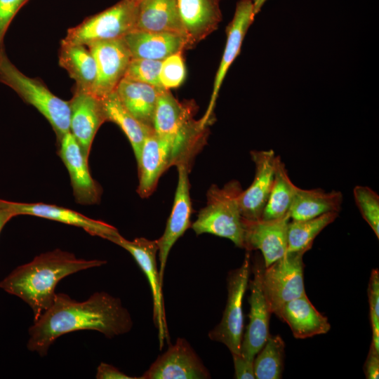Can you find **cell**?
Segmentation results:
<instances>
[{
	"mask_svg": "<svg viewBox=\"0 0 379 379\" xmlns=\"http://www.w3.org/2000/svg\"><path fill=\"white\" fill-rule=\"evenodd\" d=\"M132 327L131 317L118 298L95 292L80 302L60 293L29 327L27 347L44 357L55 340L66 333L93 330L112 338L128 333Z\"/></svg>",
	"mask_w": 379,
	"mask_h": 379,
	"instance_id": "1",
	"label": "cell"
},
{
	"mask_svg": "<svg viewBox=\"0 0 379 379\" xmlns=\"http://www.w3.org/2000/svg\"><path fill=\"white\" fill-rule=\"evenodd\" d=\"M105 263L102 260L79 258L56 248L16 267L0 281V288L26 302L36 321L53 304L56 286L63 278Z\"/></svg>",
	"mask_w": 379,
	"mask_h": 379,
	"instance_id": "2",
	"label": "cell"
},
{
	"mask_svg": "<svg viewBox=\"0 0 379 379\" xmlns=\"http://www.w3.org/2000/svg\"><path fill=\"white\" fill-rule=\"evenodd\" d=\"M243 189L240 182L232 180L223 187L212 185L206 193V204L192 223L197 235L211 234L232 241L244 248V226L239 206Z\"/></svg>",
	"mask_w": 379,
	"mask_h": 379,
	"instance_id": "3",
	"label": "cell"
},
{
	"mask_svg": "<svg viewBox=\"0 0 379 379\" xmlns=\"http://www.w3.org/2000/svg\"><path fill=\"white\" fill-rule=\"evenodd\" d=\"M0 82L8 86L27 103L34 107L50 123L59 142L69 132V101L55 95L44 84L22 73L0 49Z\"/></svg>",
	"mask_w": 379,
	"mask_h": 379,
	"instance_id": "4",
	"label": "cell"
},
{
	"mask_svg": "<svg viewBox=\"0 0 379 379\" xmlns=\"http://www.w3.org/2000/svg\"><path fill=\"white\" fill-rule=\"evenodd\" d=\"M137 11L138 4L121 0L69 29L61 43L88 46L97 41L124 38L135 29Z\"/></svg>",
	"mask_w": 379,
	"mask_h": 379,
	"instance_id": "5",
	"label": "cell"
},
{
	"mask_svg": "<svg viewBox=\"0 0 379 379\" xmlns=\"http://www.w3.org/2000/svg\"><path fill=\"white\" fill-rule=\"evenodd\" d=\"M251 270L249 251L241 265L227 276V300L220 323L209 333L211 340L224 344L232 356L241 354L243 338V299L248 286Z\"/></svg>",
	"mask_w": 379,
	"mask_h": 379,
	"instance_id": "6",
	"label": "cell"
},
{
	"mask_svg": "<svg viewBox=\"0 0 379 379\" xmlns=\"http://www.w3.org/2000/svg\"><path fill=\"white\" fill-rule=\"evenodd\" d=\"M303 253L287 252L263 268L262 284L272 314H277L286 302L305 294Z\"/></svg>",
	"mask_w": 379,
	"mask_h": 379,
	"instance_id": "7",
	"label": "cell"
},
{
	"mask_svg": "<svg viewBox=\"0 0 379 379\" xmlns=\"http://www.w3.org/2000/svg\"><path fill=\"white\" fill-rule=\"evenodd\" d=\"M111 241L131 253L149 282L153 300V319L158 331L159 347L161 349L164 340L166 339L168 341L169 337L164 305L163 284L160 280L156 258L159 251L157 241L144 237L135 238L130 241L119 234Z\"/></svg>",
	"mask_w": 379,
	"mask_h": 379,
	"instance_id": "8",
	"label": "cell"
},
{
	"mask_svg": "<svg viewBox=\"0 0 379 379\" xmlns=\"http://www.w3.org/2000/svg\"><path fill=\"white\" fill-rule=\"evenodd\" d=\"M137 163V192L142 198H146L154 191L163 173L171 166L180 164L174 139L152 132L146 138Z\"/></svg>",
	"mask_w": 379,
	"mask_h": 379,
	"instance_id": "9",
	"label": "cell"
},
{
	"mask_svg": "<svg viewBox=\"0 0 379 379\" xmlns=\"http://www.w3.org/2000/svg\"><path fill=\"white\" fill-rule=\"evenodd\" d=\"M93 54L97 68L91 93L101 99L116 91L132 59L124 38L100 41L86 46Z\"/></svg>",
	"mask_w": 379,
	"mask_h": 379,
	"instance_id": "10",
	"label": "cell"
},
{
	"mask_svg": "<svg viewBox=\"0 0 379 379\" xmlns=\"http://www.w3.org/2000/svg\"><path fill=\"white\" fill-rule=\"evenodd\" d=\"M211 374L190 344L182 338L152 364L139 379H208Z\"/></svg>",
	"mask_w": 379,
	"mask_h": 379,
	"instance_id": "11",
	"label": "cell"
},
{
	"mask_svg": "<svg viewBox=\"0 0 379 379\" xmlns=\"http://www.w3.org/2000/svg\"><path fill=\"white\" fill-rule=\"evenodd\" d=\"M264 267V264L258 260L253 269V279L249 281V321L241 345V355L252 361L270 335L269 323L272 313L262 288V272Z\"/></svg>",
	"mask_w": 379,
	"mask_h": 379,
	"instance_id": "12",
	"label": "cell"
},
{
	"mask_svg": "<svg viewBox=\"0 0 379 379\" xmlns=\"http://www.w3.org/2000/svg\"><path fill=\"white\" fill-rule=\"evenodd\" d=\"M178 180L173 204L162 236L157 239L159 246V277L163 279L168 257L177 240L190 227L192 202L190 194L189 171L186 165H178Z\"/></svg>",
	"mask_w": 379,
	"mask_h": 379,
	"instance_id": "13",
	"label": "cell"
},
{
	"mask_svg": "<svg viewBox=\"0 0 379 379\" xmlns=\"http://www.w3.org/2000/svg\"><path fill=\"white\" fill-rule=\"evenodd\" d=\"M255 15L252 0H239L237 3L234 17L226 29L227 41L215 74L210 102L205 114L200 119L205 126L212 117L220 86L230 67L240 53L244 38Z\"/></svg>",
	"mask_w": 379,
	"mask_h": 379,
	"instance_id": "14",
	"label": "cell"
},
{
	"mask_svg": "<svg viewBox=\"0 0 379 379\" xmlns=\"http://www.w3.org/2000/svg\"><path fill=\"white\" fill-rule=\"evenodd\" d=\"M289 216L275 220H248L244 218V248L259 250L267 267L287 253Z\"/></svg>",
	"mask_w": 379,
	"mask_h": 379,
	"instance_id": "15",
	"label": "cell"
},
{
	"mask_svg": "<svg viewBox=\"0 0 379 379\" xmlns=\"http://www.w3.org/2000/svg\"><path fill=\"white\" fill-rule=\"evenodd\" d=\"M58 143V154L68 171L76 201L84 205L98 204L102 190L91 177L88 159L79 143L70 132Z\"/></svg>",
	"mask_w": 379,
	"mask_h": 379,
	"instance_id": "16",
	"label": "cell"
},
{
	"mask_svg": "<svg viewBox=\"0 0 379 379\" xmlns=\"http://www.w3.org/2000/svg\"><path fill=\"white\" fill-rule=\"evenodd\" d=\"M251 156L255 166L251 185L239 197L240 211L248 220L261 219L272 187L277 156L272 149L253 150Z\"/></svg>",
	"mask_w": 379,
	"mask_h": 379,
	"instance_id": "17",
	"label": "cell"
},
{
	"mask_svg": "<svg viewBox=\"0 0 379 379\" xmlns=\"http://www.w3.org/2000/svg\"><path fill=\"white\" fill-rule=\"evenodd\" d=\"M69 104V132L88 159L95 135L106 121L101 100L91 93L74 88Z\"/></svg>",
	"mask_w": 379,
	"mask_h": 379,
	"instance_id": "18",
	"label": "cell"
},
{
	"mask_svg": "<svg viewBox=\"0 0 379 379\" xmlns=\"http://www.w3.org/2000/svg\"><path fill=\"white\" fill-rule=\"evenodd\" d=\"M15 216L28 215L81 227L93 236L112 241L120 234L117 229L105 222L90 218L69 208L44 203L12 202Z\"/></svg>",
	"mask_w": 379,
	"mask_h": 379,
	"instance_id": "19",
	"label": "cell"
},
{
	"mask_svg": "<svg viewBox=\"0 0 379 379\" xmlns=\"http://www.w3.org/2000/svg\"><path fill=\"white\" fill-rule=\"evenodd\" d=\"M188 48L214 32L222 20L219 0H177Z\"/></svg>",
	"mask_w": 379,
	"mask_h": 379,
	"instance_id": "20",
	"label": "cell"
},
{
	"mask_svg": "<svg viewBox=\"0 0 379 379\" xmlns=\"http://www.w3.org/2000/svg\"><path fill=\"white\" fill-rule=\"evenodd\" d=\"M124 39L132 58L162 61L188 48L185 36L172 32L133 30Z\"/></svg>",
	"mask_w": 379,
	"mask_h": 379,
	"instance_id": "21",
	"label": "cell"
},
{
	"mask_svg": "<svg viewBox=\"0 0 379 379\" xmlns=\"http://www.w3.org/2000/svg\"><path fill=\"white\" fill-rule=\"evenodd\" d=\"M276 315L288 325L298 339L325 334L331 328L327 317L313 306L306 294L286 302Z\"/></svg>",
	"mask_w": 379,
	"mask_h": 379,
	"instance_id": "22",
	"label": "cell"
},
{
	"mask_svg": "<svg viewBox=\"0 0 379 379\" xmlns=\"http://www.w3.org/2000/svg\"><path fill=\"white\" fill-rule=\"evenodd\" d=\"M135 30L172 32L186 37L177 0H142L138 4Z\"/></svg>",
	"mask_w": 379,
	"mask_h": 379,
	"instance_id": "23",
	"label": "cell"
},
{
	"mask_svg": "<svg viewBox=\"0 0 379 379\" xmlns=\"http://www.w3.org/2000/svg\"><path fill=\"white\" fill-rule=\"evenodd\" d=\"M197 121L193 119L190 107L180 102L169 90L164 89L160 92L153 121L155 133L175 138L191 128Z\"/></svg>",
	"mask_w": 379,
	"mask_h": 379,
	"instance_id": "24",
	"label": "cell"
},
{
	"mask_svg": "<svg viewBox=\"0 0 379 379\" xmlns=\"http://www.w3.org/2000/svg\"><path fill=\"white\" fill-rule=\"evenodd\" d=\"M162 90L164 89L122 79L116 88V92L126 109L140 123L153 129L157 102Z\"/></svg>",
	"mask_w": 379,
	"mask_h": 379,
	"instance_id": "25",
	"label": "cell"
},
{
	"mask_svg": "<svg viewBox=\"0 0 379 379\" xmlns=\"http://www.w3.org/2000/svg\"><path fill=\"white\" fill-rule=\"evenodd\" d=\"M343 199V194L339 191L297 187L288 215L292 220H305L327 213H339Z\"/></svg>",
	"mask_w": 379,
	"mask_h": 379,
	"instance_id": "26",
	"label": "cell"
},
{
	"mask_svg": "<svg viewBox=\"0 0 379 379\" xmlns=\"http://www.w3.org/2000/svg\"><path fill=\"white\" fill-rule=\"evenodd\" d=\"M58 58L60 66L75 81V88L91 93L96 80L97 68L88 48L82 44L60 43Z\"/></svg>",
	"mask_w": 379,
	"mask_h": 379,
	"instance_id": "27",
	"label": "cell"
},
{
	"mask_svg": "<svg viewBox=\"0 0 379 379\" xmlns=\"http://www.w3.org/2000/svg\"><path fill=\"white\" fill-rule=\"evenodd\" d=\"M106 121L116 124L123 131L133 148L136 160L146 138L152 132L140 123L123 105L116 91L100 99Z\"/></svg>",
	"mask_w": 379,
	"mask_h": 379,
	"instance_id": "28",
	"label": "cell"
},
{
	"mask_svg": "<svg viewBox=\"0 0 379 379\" xmlns=\"http://www.w3.org/2000/svg\"><path fill=\"white\" fill-rule=\"evenodd\" d=\"M296 188L281 157L277 156L273 185L261 219L275 220L288 216Z\"/></svg>",
	"mask_w": 379,
	"mask_h": 379,
	"instance_id": "29",
	"label": "cell"
},
{
	"mask_svg": "<svg viewBox=\"0 0 379 379\" xmlns=\"http://www.w3.org/2000/svg\"><path fill=\"white\" fill-rule=\"evenodd\" d=\"M338 213L331 212L318 217L289 221L287 229V252L305 253L312 248L316 237L338 217Z\"/></svg>",
	"mask_w": 379,
	"mask_h": 379,
	"instance_id": "30",
	"label": "cell"
},
{
	"mask_svg": "<svg viewBox=\"0 0 379 379\" xmlns=\"http://www.w3.org/2000/svg\"><path fill=\"white\" fill-rule=\"evenodd\" d=\"M284 341L280 335H269L265 343L253 360L255 378H281L284 369Z\"/></svg>",
	"mask_w": 379,
	"mask_h": 379,
	"instance_id": "31",
	"label": "cell"
},
{
	"mask_svg": "<svg viewBox=\"0 0 379 379\" xmlns=\"http://www.w3.org/2000/svg\"><path fill=\"white\" fill-rule=\"evenodd\" d=\"M355 203L364 219L379 237V196L366 186H356L353 190Z\"/></svg>",
	"mask_w": 379,
	"mask_h": 379,
	"instance_id": "32",
	"label": "cell"
},
{
	"mask_svg": "<svg viewBox=\"0 0 379 379\" xmlns=\"http://www.w3.org/2000/svg\"><path fill=\"white\" fill-rule=\"evenodd\" d=\"M161 61L132 58L123 79L164 89L160 81Z\"/></svg>",
	"mask_w": 379,
	"mask_h": 379,
	"instance_id": "33",
	"label": "cell"
},
{
	"mask_svg": "<svg viewBox=\"0 0 379 379\" xmlns=\"http://www.w3.org/2000/svg\"><path fill=\"white\" fill-rule=\"evenodd\" d=\"M186 69L182 52L171 55L161 61L160 81L164 89L180 86L185 79Z\"/></svg>",
	"mask_w": 379,
	"mask_h": 379,
	"instance_id": "34",
	"label": "cell"
},
{
	"mask_svg": "<svg viewBox=\"0 0 379 379\" xmlns=\"http://www.w3.org/2000/svg\"><path fill=\"white\" fill-rule=\"evenodd\" d=\"M368 294L373 336L371 344L379 352V272L378 269H373L371 272Z\"/></svg>",
	"mask_w": 379,
	"mask_h": 379,
	"instance_id": "35",
	"label": "cell"
},
{
	"mask_svg": "<svg viewBox=\"0 0 379 379\" xmlns=\"http://www.w3.org/2000/svg\"><path fill=\"white\" fill-rule=\"evenodd\" d=\"M28 0H0V49L9 25L20 8Z\"/></svg>",
	"mask_w": 379,
	"mask_h": 379,
	"instance_id": "36",
	"label": "cell"
},
{
	"mask_svg": "<svg viewBox=\"0 0 379 379\" xmlns=\"http://www.w3.org/2000/svg\"><path fill=\"white\" fill-rule=\"evenodd\" d=\"M234 378L237 379H254L253 361L247 360L241 354L232 356Z\"/></svg>",
	"mask_w": 379,
	"mask_h": 379,
	"instance_id": "37",
	"label": "cell"
},
{
	"mask_svg": "<svg viewBox=\"0 0 379 379\" xmlns=\"http://www.w3.org/2000/svg\"><path fill=\"white\" fill-rule=\"evenodd\" d=\"M97 379H139V377H131L120 371L117 367L102 362L97 368L95 375Z\"/></svg>",
	"mask_w": 379,
	"mask_h": 379,
	"instance_id": "38",
	"label": "cell"
},
{
	"mask_svg": "<svg viewBox=\"0 0 379 379\" xmlns=\"http://www.w3.org/2000/svg\"><path fill=\"white\" fill-rule=\"evenodd\" d=\"M364 373L367 379H378L379 377V352L371 344L364 364Z\"/></svg>",
	"mask_w": 379,
	"mask_h": 379,
	"instance_id": "39",
	"label": "cell"
},
{
	"mask_svg": "<svg viewBox=\"0 0 379 379\" xmlns=\"http://www.w3.org/2000/svg\"><path fill=\"white\" fill-rule=\"evenodd\" d=\"M15 216L11 201L0 199V232L4 225Z\"/></svg>",
	"mask_w": 379,
	"mask_h": 379,
	"instance_id": "40",
	"label": "cell"
},
{
	"mask_svg": "<svg viewBox=\"0 0 379 379\" xmlns=\"http://www.w3.org/2000/svg\"><path fill=\"white\" fill-rule=\"evenodd\" d=\"M267 1V0H252L255 15L260 12L262 6Z\"/></svg>",
	"mask_w": 379,
	"mask_h": 379,
	"instance_id": "41",
	"label": "cell"
},
{
	"mask_svg": "<svg viewBox=\"0 0 379 379\" xmlns=\"http://www.w3.org/2000/svg\"><path fill=\"white\" fill-rule=\"evenodd\" d=\"M132 1L136 3V4H138L140 3L142 0H131Z\"/></svg>",
	"mask_w": 379,
	"mask_h": 379,
	"instance_id": "42",
	"label": "cell"
}]
</instances>
